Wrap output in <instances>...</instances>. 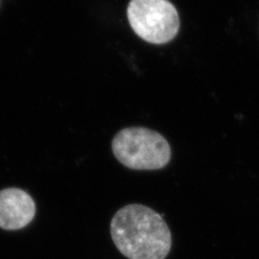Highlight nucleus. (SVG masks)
I'll return each mask as SVG.
<instances>
[{"instance_id": "f257e3e1", "label": "nucleus", "mask_w": 259, "mask_h": 259, "mask_svg": "<svg viewBox=\"0 0 259 259\" xmlns=\"http://www.w3.org/2000/svg\"><path fill=\"white\" fill-rule=\"evenodd\" d=\"M112 241L129 259H165L172 235L161 215L143 204L120 208L111 223Z\"/></svg>"}, {"instance_id": "f03ea898", "label": "nucleus", "mask_w": 259, "mask_h": 259, "mask_svg": "<svg viewBox=\"0 0 259 259\" xmlns=\"http://www.w3.org/2000/svg\"><path fill=\"white\" fill-rule=\"evenodd\" d=\"M114 157L133 170H158L168 165L172 151L159 133L142 127L120 131L111 142Z\"/></svg>"}, {"instance_id": "7ed1b4c3", "label": "nucleus", "mask_w": 259, "mask_h": 259, "mask_svg": "<svg viewBox=\"0 0 259 259\" xmlns=\"http://www.w3.org/2000/svg\"><path fill=\"white\" fill-rule=\"evenodd\" d=\"M127 16L134 32L150 44L169 42L180 30L179 13L169 0H131Z\"/></svg>"}, {"instance_id": "20e7f679", "label": "nucleus", "mask_w": 259, "mask_h": 259, "mask_svg": "<svg viewBox=\"0 0 259 259\" xmlns=\"http://www.w3.org/2000/svg\"><path fill=\"white\" fill-rule=\"evenodd\" d=\"M35 215V201L26 191L17 187L0 191V229L21 230L33 221Z\"/></svg>"}]
</instances>
